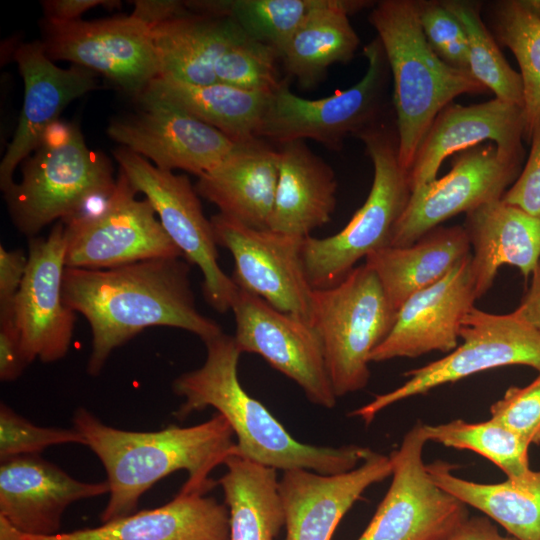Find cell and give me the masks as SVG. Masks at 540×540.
<instances>
[{
  "label": "cell",
  "mask_w": 540,
  "mask_h": 540,
  "mask_svg": "<svg viewBox=\"0 0 540 540\" xmlns=\"http://www.w3.org/2000/svg\"><path fill=\"white\" fill-rule=\"evenodd\" d=\"M190 264L169 257L107 269L65 267L63 301L91 328V376L100 374L113 350L149 327L183 329L204 343L224 333L196 307Z\"/></svg>",
  "instance_id": "1"
},
{
  "label": "cell",
  "mask_w": 540,
  "mask_h": 540,
  "mask_svg": "<svg viewBox=\"0 0 540 540\" xmlns=\"http://www.w3.org/2000/svg\"><path fill=\"white\" fill-rule=\"evenodd\" d=\"M72 421L106 472L109 498L102 523L136 512L143 494L177 471L188 475L181 492L207 494L218 484L211 472L237 452L233 430L218 412L197 425L157 431L115 428L84 407L75 410Z\"/></svg>",
  "instance_id": "2"
},
{
  "label": "cell",
  "mask_w": 540,
  "mask_h": 540,
  "mask_svg": "<svg viewBox=\"0 0 540 540\" xmlns=\"http://www.w3.org/2000/svg\"><path fill=\"white\" fill-rule=\"evenodd\" d=\"M203 365L179 375L174 393L184 398L175 417L185 419L195 411L213 407L231 426L236 454L276 470L306 469L332 475L350 471L371 452L368 447L305 444L293 436L257 399L250 396L238 378L242 354L233 336L225 333L204 343Z\"/></svg>",
  "instance_id": "3"
},
{
  "label": "cell",
  "mask_w": 540,
  "mask_h": 540,
  "mask_svg": "<svg viewBox=\"0 0 540 540\" xmlns=\"http://www.w3.org/2000/svg\"><path fill=\"white\" fill-rule=\"evenodd\" d=\"M368 19L388 61L398 158L408 171L437 114L459 95L488 89L469 70L448 65L433 51L422 31L416 1H379Z\"/></svg>",
  "instance_id": "4"
},
{
  "label": "cell",
  "mask_w": 540,
  "mask_h": 540,
  "mask_svg": "<svg viewBox=\"0 0 540 540\" xmlns=\"http://www.w3.org/2000/svg\"><path fill=\"white\" fill-rule=\"evenodd\" d=\"M356 137L373 164L372 186L364 204L338 233L304 239L302 259L313 289L337 285L359 260L390 246L393 229L411 195L407 171L398 158L395 123L382 120Z\"/></svg>",
  "instance_id": "5"
},
{
  "label": "cell",
  "mask_w": 540,
  "mask_h": 540,
  "mask_svg": "<svg viewBox=\"0 0 540 540\" xmlns=\"http://www.w3.org/2000/svg\"><path fill=\"white\" fill-rule=\"evenodd\" d=\"M109 159L86 145L74 124L56 121L22 167V178L5 192L17 229L34 237L69 216L91 192L115 185Z\"/></svg>",
  "instance_id": "6"
},
{
  "label": "cell",
  "mask_w": 540,
  "mask_h": 540,
  "mask_svg": "<svg viewBox=\"0 0 540 540\" xmlns=\"http://www.w3.org/2000/svg\"><path fill=\"white\" fill-rule=\"evenodd\" d=\"M396 315L365 263L337 285L313 289L311 325L321 340L337 398L367 386L370 355L391 331Z\"/></svg>",
  "instance_id": "7"
},
{
  "label": "cell",
  "mask_w": 540,
  "mask_h": 540,
  "mask_svg": "<svg viewBox=\"0 0 540 540\" xmlns=\"http://www.w3.org/2000/svg\"><path fill=\"white\" fill-rule=\"evenodd\" d=\"M363 54L367 69L360 81L328 97H299L283 80L269 96L256 137L279 144L311 139L340 150L348 136L356 137L382 121L391 74L378 37L364 47Z\"/></svg>",
  "instance_id": "8"
},
{
  "label": "cell",
  "mask_w": 540,
  "mask_h": 540,
  "mask_svg": "<svg viewBox=\"0 0 540 540\" xmlns=\"http://www.w3.org/2000/svg\"><path fill=\"white\" fill-rule=\"evenodd\" d=\"M462 343L445 357L404 373L401 386L351 412L366 425L387 407L439 386L499 367L523 365L540 373V332L515 311L494 314L474 307L460 330Z\"/></svg>",
  "instance_id": "9"
},
{
  "label": "cell",
  "mask_w": 540,
  "mask_h": 540,
  "mask_svg": "<svg viewBox=\"0 0 540 540\" xmlns=\"http://www.w3.org/2000/svg\"><path fill=\"white\" fill-rule=\"evenodd\" d=\"M113 154L120 171L152 204L184 258L201 270L206 302L219 313L231 310L238 287L218 264V245L211 221L205 217L199 195L188 177L159 169L124 147Z\"/></svg>",
  "instance_id": "10"
},
{
  "label": "cell",
  "mask_w": 540,
  "mask_h": 540,
  "mask_svg": "<svg viewBox=\"0 0 540 540\" xmlns=\"http://www.w3.org/2000/svg\"><path fill=\"white\" fill-rule=\"evenodd\" d=\"M427 442L418 421L390 453L391 484L357 540H445L469 517L467 505L431 478L423 460Z\"/></svg>",
  "instance_id": "11"
},
{
  "label": "cell",
  "mask_w": 540,
  "mask_h": 540,
  "mask_svg": "<svg viewBox=\"0 0 540 540\" xmlns=\"http://www.w3.org/2000/svg\"><path fill=\"white\" fill-rule=\"evenodd\" d=\"M525 155H509L490 142L456 153L442 178L411 191L390 246H407L444 221L501 199L519 177Z\"/></svg>",
  "instance_id": "12"
},
{
  "label": "cell",
  "mask_w": 540,
  "mask_h": 540,
  "mask_svg": "<svg viewBox=\"0 0 540 540\" xmlns=\"http://www.w3.org/2000/svg\"><path fill=\"white\" fill-rule=\"evenodd\" d=\"M210 221L217 245L233 256L236 286L311 324L313 288L302 259L305 238L251 228L221 213Z\"/></svg>",
  "instance_id": "13"
},
{
  "label": "cell",
  "mask_w": 540,
  "mask_h": 540,
  "mask_svg": "<svg viewBox=\"0 0 540 540\" xmlns=\"http://www.w3.org/2000/svg\"><path fill=\"white\" fill-rule=\"evenodd\" d=\"M43 46L53 60L100 73L138 98L158 77L151 28L130 15L92 21L46 20Z\"/></svg>",
  "instance_id": "14"
},
{
  "label": "cell",
  "mask_w": 540,
  "mask_h": 540,
  "mask_svg": "<svg viewBox=\"0 0 540 540\" xmlns=\"http://www.w3.org/2000/svg\"><path fill=\"white\" fill-rule=\"evenodd\" d=\"M231 310L234 339L241 353L260 355L291 380L313 404L332 409L337 396L327 372L323 347L307 321L271 306L264 299L238 288Z\"/></svg>",
  "instance_id": "15"
},
{
  "label": "cell",
  "mask_w": 540,
  "mask_h": 540,
  "mask_svg": "<svg viewBox=\"0 0 540 540\" xmlns=\"http://www.w3.org/2000/svg\"><path fill=\"white\" fill-rule=\"evenodd\" d=\"M120 171L108 209L99 218L65 227V265L107 269L153 258L184 257L148 199Z\"/></svg>",
  "instance_id": "16"
},
{
  "label": "cell",
  "mask_w": 540,
  "mask_h": 540,
  "mask_svg": "<svg viewBox=\"0 0 540 540\" xmlns=\"http://www.w3.org/2000/svg\"><path fill=\"white\" fill-rule=\"evenodd\" d=\"M28 263L12 304L23 356L51 363L69 350L75 312L63 301L66 239L62 221H57L46 238H29Z\"/></svg>",
  "instance_id": "17"
},
{
  "label": "cell",
  "mask_w": 540,
  "mask_h": 540,
  "mask_svg": "<svg viewBox=\"0 0 540 540\" xmlns=\"http://www.w3.org/2000/svg\"><path fill=\"white\" fill-rule=\"evenodd\" d=\"M136 114L112 121L107 134L122 147L166 171L198 177L218 166L237 143L166 101L141 95Z\"/></svg>",
  "instance_id": "18"
},
{
  "label": "cell",
  "mask_w": 540,
  "mask_h": 540,
  "mask_svg": "<svg viewBox=\"0 0 540 540\" xmlns=\"http://www.w3.org/2000/svg\"><path fill=\"white\" fill-rule=\"evenodd\" d=\"M477 299L470 253L442 279L401 305L370 362L417 358L433 351L450 353L459 345L462 322Z\"/></svg>",
  "instance_id": "19"
},
{
  "label": "cell",
  "mask_w": 540,
  "mask_h": 540,
  "mask_svg": "<svg viewBox=\"0 0 540 540\" xmlns=\"http://www.w3.org/2000/svg\"><path fill=\"white\" fill-rule=\"evenodd\" d=\"M391 474L389 455L372 450L360 465L344 473L284 471L279 492L285 540H331L339 522L361 495Z\"/></svg>",
  "instance_id": "20"
},
{
  "label": "cell",
  "mask_w": 540,
  "mask_h": 540,
  "mask_svg": "<svg viewBox=\"0 0 540 540\" xmlns=\"http://www.w3.org/2000/svg\"><path fill=\"white\" fill-rule=\"evenodd\" d=\"M14 59L24 81V102L19 122L0 163V188L13 183L17 166L39 146L45 131L74 99L98 88L93 71L78 65L56 66L46 55L42 42L21 44Z\"/></svg>",
  "instance_id": "21"
},
{
  "label": "cell",
  "mask_w": 540,
  "mask_h": 540,
  "mask_svg": "<svg viewBox=\"0 0 540 540\" xmlns=\"http://www.w3.org/2000/svg\"><path fill=\"white\" fill-rule=\"evenodd\" d=\"M108 492L106 481H80L40 455L0 461V517L24 535L60 533L70 505Z\"/></svg>",
  "instance_id": "22"
},
{
  "label": "cell",
  "mask_w": 540,
  "mask_h": 540,
  "mask_svg": "<svg viewBox=\"0 0 540 540\" xmlns=\"http://www.w3.org/2000/svg\"><path fill=\"white\" fill-rule=\"evenodd\" d=\"M523 108L497 98L472 105L451 103L435 117L407 171L411 191L437 179L444 159L491 141L509 155H525Z\"/></svg>",
  "instance_id": "23"
},
{
  "label": "cell",
  "mask_w": 540,
  "mask_h": 540,
  "mask_svg": "<svg viewBox=\"0 0 540 540\" xmlns=\"http://www.w3.org/2000/svg\"><path fill=\"white\" fill-rule=\"evenodd\" d=\"M24 540H229L225 503L199 493L178 494L166 504L136 511L92 528L29 536Z\"/></svg>",
  "instance_id": "24"
},
{
  "label": "cell",
  "mask_w": 540,
  "mask_h": 540,
  "mask_svg": "<svg viewBox=\"0 0 540 540\" xmlns=\"http://www.w3.org/2000/svg\"><path fill=\"white\" fill-rule=\"evenodd\" d=\"M279 177V152L261 138L237 143L195 189L219 213L256 229H268Z\"/></svg>",
  "instance_id": "25"
},
{
  "label": "cell",
  "mask_w": 540,
  "mask_h": 540,
  "mask_svg": "<svg viewBox=\"0 0 540 540\" xmlns=\"http://www.w3.org/2000/svg\"><path fill=\"white\" fill-rule=\"evenodd\" d=\"M462 226L471 246L478 298L493 286L502 265L531 278L540 260V214L498 199L467 212Z\"/></svg>",
  "instance_id": "26"
},
{
  "label": "cell",
  "mask_w": 540,
  "mask_h": 540,
  "mask_svg": "<svg viewBox=\"0 0 540 540\" xmlns=\"http://www.w3.org/2000/svg\"><path fill=\"white\" fill-rule=\"evenodd\" d=\"M278 152L279 177L268 229L306 238L331 220L337 179L304 140L280 144Z\"/></svg>",
  "instance_id": "27"
},
{
  "label": "cell",
  "mask_w": 540,
  "mask_h": 540,
  "mask_svg": "<svg viewBox=\"0 0 540 540\" xmlns=\"http://www.w3.org/2000/svg\"><path fill=\"white\" fill-rule=\"evenodd\" d=\"M150 28L158 77L192 85L216 83L218 60L246 35L229 17L190 10Z\"/></svg>",
  "instance_id": "28"
},
{
  "label": "cell",
  "mask_w": 540,
  "mask_h": 540,
  "mask_svg": "<svg viewBox=\"0 0 540 540\" xmlns=\"http://www.w3.org/2000/svg\"><path fill=\"white\" fill-rule=\"evenodd\" d=\"M470 253L463 226L440 225L410 245L387 246L372 252L365 264L374 271L398 311L410 296L442 279Z\"/></svg>",
  "instance_id": "29"
},
{
  "label": "cell",
  "mask_w": 540,
  "mask_h": 540,
  "mask_svg": "<svg viewBox=\"0 0 540 540\" xmlns=\"http://www.w3.org/2000/svg\"><path fill=\"white\" fill-rule=\"evenodd\" d=\"M366 0H328L314 11L291 37L280 53L287 73L303 88L317 85L335 63L349 62L360 39L349 15L374 6Z\"/></svg>",
  "instance_id": "30"
},
{
  "label": "cell",
  "mask_w": 540,
  "mask_h": 540,
  "mask_svg": "<svg viewBox=\"0 0 540 540\" xmlns=\"http://www.w3.org/2000/svg\"><path fill=\"white\" fill-rule=\"evenodd\" d=\"M454 466L437 460L427 464L442 489L500 524L518 540H540V470L522 480L479 483L452 473Z\"/></svg>",
  "instance_id": "31"
},
{
  "label": "cell",
  "mask_w": 540,
  "mask_h": 540,
  "mask_svg": "<svg viewBox=\"0 0 540 540\" xmlns=\"http://www.w3.org/2000/svg\"><path fill=\"white\" fill-rule=\"evenodd\" d=\"M142 95L181 108L235 143L257 138L270 96L220 82L192 85L162 77H156Z\"/></svg>",
  "instance_id": "32"
},
{
  "label": "cell",
  "mask_w": 540,
  "mask_h": 540,
  "mask_svg": "<svg viewBox=\"0 0 540 540\" xmlns=\"http://www.w3.org/2000/svg\"><path fill=\"white\" fill-rule=\"evenodd\" d=\"M217 481L229 512V540H275L284 527L276 469L237 454Z\"/></svg>",
  "instance_id": "33"
},
{
  "label": "cell",
  "mask_w": 540,
  "mask_h": 540,
  "mask_svg": "<svg viewBox=\"0 0 540 540\" xmlns=\"http://www.w3.org/2000/svg\"><path fill=\"white\" fill-rule=\"evenodd\" d=\"M328 0L185 1L199 14L229 17L249 37L274 47L279 55L305 20Z\"/></svg>",
  "instance_id": "34"
},
{
  "label": "cell",
  "mask_w": 540,
  "mask_h": 540,
  "mask_svg": "<svg viewBox=\"0 0 540 540\" xmlns=\"http://www.w3.org/2000/svg\"><path fill=\"white\" fill-rule=\"evenodd\" d=\"M490 24L497 43L514 54L524 88V140L529 141L540 119V17L524 0L497 1Z\"/></svg>",
  "instance_id": "35"
},
{
  "label": "cell",
  "mask_w": 540,
  "mask_h": 540,
  "mask_svg": "<svg viewBox=\"0 0 540 540\" xmlns=\"http://www.w3.org/2000/svg\"><path fill=\"white\" fill-rule=\"evenodd\" d=\"M428 442L472 451L496 465L510 480H522L533 471L529 463L530 444L504 424L490 418L482 422L455 419L425 424Z\"/></svg>",
  "instance_id": "36"
},
{
  "label": "cell",
  "mask_w": 540,
  "mask_h": 540,
  "mask_svg": "<svg viewBox=\"0 0 540 540\" xmlns=\"http://www.w3.org/2000/svg\"><path fill=\"white\" fill-rule=\"evenodd\" d=\"M442 3L459 20L466 33L472 75L492 91L495 98L524 108L522 77L511 68L486 27L481 17V4L462 0Z\"/></svg>",
  "instance_id": "37"
},
{
  "label": "cell",
  "mask_w": 540,
  "mask_h": 540,
  "mask_svg": "<svg viewBox=\"0 0 540 540\" xmlns=\"http://www.w3.org/2000/svg\"><path fill=\"white\" fill-rule=\"evenodd\" d=\"M278 59L274 47L245 35L218 60L217 82L271 95L284 80L279 75Z\"/></svg>",
  "instance_id": "38"
},
{
  "label": "cell",
  "mask_w": 540,
  "mask_h": 540,
  "mask_svg": "<svg viewBox=\"0 0 540 540\" xmlns=\"http://www.w3.org/2000/svg\"><path fill=\"white\" fill-rule=\"evenodd\" d=\"M86 445L74 428L42 427L0 404V461L23 455H39L43 450L60 444Z\"/></svg>",
  "instance_id": "39"
},
{
  "label": "cell",
  "mask_w": 540,
  "mask_h": 540,
  "mask_svg": "<svg viewBox=\"0 0 540 540\" xmlns=\"http://www.w3.org/2000/svg\"><path fill=\"white\" fill-rule=\"evenodd\" d=\"M416 5L422 31L433 51L448 65L469 70L468 39L459 20L442 1L416 0Z\"/></svg>",
  "instance_id": "40"
},
{
  "label": "cell",
  "mask_w": 540,
  "mask_h": 540,
  "mask_svg": "<svg viewBox=\"0 0 540 540\" xmlns=\"http://www.w3.org/2000/svg\"><path fill=\"white\" fill-rule=\"evenodd\" d=\"M490 418L516 432L530 445H540V373L524 387H509L490 406Z\"/></svg>",
  "instance_id": "41"
},
{
  "label": "cell",
  "mask_w": 540,
  "mask_h": 540,
  "mask_svg": "<svg viewBox=\"0 0 540 540\" xmlns=\"http://www.w3.org/2000/svg\"><path fill=\"white\" fill-rule=\"evenodd\" d=\"M529 142L530 152L514 184L502 196L506 203L521 207L532 214H540V119Z\"/></svg>",
  "instance_id": "42"
},
{
  "label": "cell",
  "mask_w": 540,
  "mask_h": 540,
  "mask_svg": "<svg viewBox=\"0 0 540 540\" xmlns=\"http://www.w3.org/2000/svg\"><path fill=\"white\" fill-rule=\"evenodd\" d=\"M28 256L23 250L0 246V316L12 313L13 300L23 281Z\"/></svg>",
  "instance_id": "43"
},
{
  "label": "cell",
  "mask_w": 540,
  "mask_h": 540,
  "mask_svg": "<svg viewBox=\"0 0 540 540\" xmlns=\"http://www.w3.org/2000/svg\"><path fill=\"white\" fill-rule=\"evenodd\" d=\"M29 364L25 360L12 315L0 316V379H18Z\"/></svg>",
  "instance_id": "44"
},
{
  "label": "cell",
  "mask_w": 540,
  "mask_h": 540,
  "mask_svg": "<svg viewBox=\"0 0 540 540\" xmlns=\"http://www.w3.org/2000/svg\"><path fill=\"white\" fill-rule=\"evenodd\" d=\"M131 17L144 22L149 27L189 12L185 1L178 0H136Z\"/></svg>",
  "instance_id": "45"
},
{
  "label": "cell",
  "mask_w": 540,
  "mask_h": 540,
  "mask_svg": "<svg viewBox=\"0 0 540 540\" xmlns=\"http://www.w3.org/2000/svg\"><path fill=\"white\" fill-rule=\"evenodd\" d=\"M119 3L109 0H47L42 5L48 21L70 22L78 20L81 14L93 7L117 6Z\"/></svg>",
  "instance_id": "46"
},
{
  "label": "cell",
  "mask_w": 540,
  "mask_h": 540,
  "mask_svg": "<svg viewBox=\"0 0 540 540\" xmlns=\"http://www.w3.org/2000/svg\"><path fill=\"white\" fill-rule=\"evenodd\" d=\"M445 540H518L515 537L503 536L488 517H468Z\"/></svg>",
  "instance_id": "47"
},
{
  "label": "cell",
  "mask_w": 540,
  "mask_h": 540,
  "mask_svg": "<svg viewBox=\"0 0 540 540\" xmlns=\"http://www.w3.org/2000/svg\"><path fill=\"white\" fill-rule=\"evenodd\" d=\"M514 311L540 332V260L531 275L527 291Z\"/></svg>",
  "instance_id": "48"
},
{
  "label": "cell",
  "mask_w": 540,
  "mask_h": 540,
  "mask_svg": "<svg viewBox=\"0 0 540 540\" xmlns=\"http://www.w3.org/2000/svg\"><path fill=\"white\" fill-rule=\"evenodd\" d=\"M0 540H24L6 520L0 517Z\"/></svg>",
  "instance_id": "49"
}]
</instances>
